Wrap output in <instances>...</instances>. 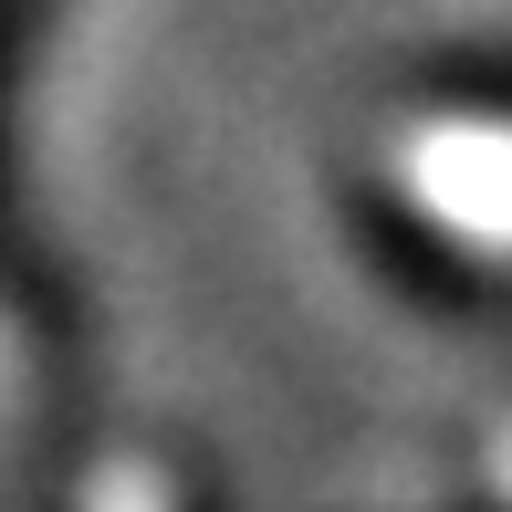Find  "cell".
Returning a JSON list of instances; mask_svg holds the SVG:
<instances>
[{
    "label": "cell",
    "instance_id": "6da1fadb",
    "mask_svg": "<svg viewBox=\"0 0 512 512\" xmlns=\"http://www.w3.org/2000/svg\"><path fill=\"white\" fill-rule=\"evenodd\" d=\"M387 178L429 230L471 251H512V126L492 115H418L387 147Z\"/></svg>",
    "mask_w": 512,
    "mask_h": 512
},
{
    "label": "cell",
    "instance_id": "3957f363",
    "mask_svg": "<svg viewBox=\"0 0 512 512\" xmlns=\"http://www.w3.org/2000/svg\"><path fill=\"white\" fill-rule=\"evenodd\" d=\"M492 492L512 502V418H492Z\"/></svg>",
    "mask_w": 512,
    "mask_h": 512
},
{
    "label": "cell",
    "instance_id": "7a4b0ae2",
    "mask_svg": "<svg viewBox=\"0 0 512 512\" xmlns=\"http://www.w3.org/2000/svg\"><path fill=\"white\" fill-rule=\"evenodd\" d=\"M84 512H168V492H157L147 460H105V471L84 481Z\"/></svg>",
    "mask_w": 512,
    "mask_h": 512
}]
</instances>
